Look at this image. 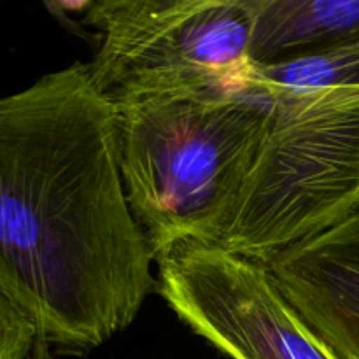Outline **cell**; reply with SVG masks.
Listing matches in <instances>:
<instances>
[{
	"label": "cell",
	"mask_w": 359,
	"mask_h": 359,
	"mask_svg": "<svg viewBox=\"0 0 359 359\" xmlns=\"http://www.w3.org/2000/svg\"><path fill=\"white\" fill-rule=\"evenodd\" d=\"M156 259L126 198L114 104L90 65L0 97V284L35 326L32 359L128 328Z\"/></svg>",
	"instance_id": "cell-1"
},
{
	"label": "cell",
	"mask_w": 359,
	"mask_h": 359,
	"mask_svg": "<svg viewBox=\"0 0 359 359\" xmlns=\"http://www.w3.org/2000/svg\"><path fill=\"white\" fill-rule=\"evenodd\" d=\"M111 102L126 198L154 256L182 241L217 244L255 165L269 98L202 90Z\"/></svg>",
	"instance_id": "cell-2"
},
{
	"label": "cell",
	"mask_w": 359,
	"mask_h": 359,
	"mask_svg": "<svg viewBox=\"0 0 359 359\" xmlns=\"http://www.w3.org/2000/svg\"><path fill=\"white\" fill-rule=\"evenodd\" d=\"M269 102L255 165L217 242L265 265L359 209V86Z\"/></svg>",
	"instance_id": "cell-3"
},
{
	"label": "cell",
	"mask_w": 359,
	"mask_h": 359,
	"mask_svg": "<svg viewBox=\"0 0 359 359\" xmlns=\"http://www.w3.org/2000/svg\"><path fill=\"white\" fill-rule=\"evenodd\" d=\"M84 23L102 34L93 81L109 100L241 90L251 58V0H102Z\"/></svg>",
	"instance_id": "cell-4"
},
{
	"label": "cell",
	"mask_w": 359,
	"mask_h": 359,
	"mask_svg": "<svg viewBox=\"0 0 359 359\" xmlns=\"http://www.w3.org/2000/svg\"><path fill=\"white\" fill-rule=\"evenodd\" d=\"M156 262L158 293L168 307L231 359H340L265 263L198 241L175 242Z\"/></svg>",
	"instance_id": "cell-5"
},
{
	"label": "cell",
	"mask_w": 359,
	"mask_h": 359,
	"mask_svg": "<svg viewBox=\"0 0 359 359\" xmlns=\"http://www.w3.org/2000/svg\"><path fill=\"white\" fill-rule=\"evenodd\" d=\"M284 297L340 359H359V209L273 256Z\"/></svg>",
	"instance_id": "cell-6"
},
{
	"label": "cell",
	"mask_w": 359,
	"mask_h": 359,
	"mask_svg": "<svg viewBox=\"0 0 359 359\" xmlns=\"http://www.w3.org/2000/svg\"><path fill=\"white\" fill-rule=\"evenodd\" d=\"M251 58L284 62L359 39V0H251Z\"/></svg>",
	"instance_id": "cell-7"
},
{
	"label": "cell",
	"mask_w": 359,
	"mask_h": 359,
	"mask_svg": "<svg viewBox=\"0 0 359 359\" xmlns=\"http://www.w3.org/2000/svg\"><path fill=\"white\" fill-rule=\"evenodd\" d=\"M339 86H359V39L284 62H252L241 90L277 98Z\"/></svg>",
	"instance_id": "cell-8"
},
{
	"label": "cell",
	"mask_w": 359,
	"mask_h": 359,
	"mask_svg": "<svg viewBox=\"0 0 359 359\" xmlns=\"http://www.w3.org/2000/svg\"><path fill=\"white\" fill-rule=\"evenodd\" d=\"M35 326L0 284V359H32Z\"/></svg>",
	"instance_id": "cell-9"
}]
</instances>
